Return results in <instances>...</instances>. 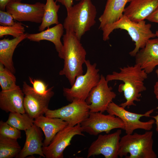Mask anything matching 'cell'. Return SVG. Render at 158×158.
Returning <instances> with one entry per match:
<instances>
[{
	"mask_svg": "<svg viewBox=\"0 0 158 158\" xmlns=\"http://www.w3.org/2000/svg\"><path fill=\"white\" fill-rule=\"evenodd\" d=\"M152 117L155 120V123L156 125V131L158 133V114L155 116H152Z\"/></svg>",
	"mask_w": 158,
	"mask_h": 158,
	"instance_id": "e575fe53",
	"label": "cell"
},
{
	"mask_svg": "<svg viewBox=\"0 0 158 158\" xmlns=\"http://www.w3.org/2000/svg\"><path fill=\"white\" fill-rule=\"evenodd\" d=\"M73 0H56V2L60 3L65 6L66 8L73 6Z\"/></svg>",
	"mask_w": 158,
	"mask_h": 158,
	"instance_id": "d6a6232c",
	"label": "cell"
},
{
	"mask_svg": "<svg viewBox=\"0 0 158 158\" xmlns=\"http://www.w3.org/2000/svg\"><path fill=\"white\" fill-rule=\"evenodd\" d=\"M63 25L59 23L54 27L36 33L28 34L27 39L30 41L39 42L42 40H46L52 42L61 58L63 48L61 40L64 32Z\"/></svg>",
	"mask_w": 158,
	"mask_h": 158,
	"instance_id": "44dd1931",
	"label": "cell"
},
{
	"mask_svg": "<svg viewBox=\"0 0 158 158\" xmlns=\"http://www.w3.org/2000/svg\"><path fill=\"white\" fill-rule=\"evenodd\" d=\"M26 138L24 146L16 158H24L37 154L45 157L42 147V134L41 129L35 125L25 131Z\"/></svg>",
	"mask_w": 158,
	"mask_h": 158,
	"instance_id": "e0dca14e",
	"label": "cell"
},
{
	"mask_svg": "<svg viewBox=\"0 0 158 158\" xmlns=\"http://www.w3.org/2000/svg\"><path fill=\"white\" fill-rule=\"evenodd\" d=\"M85 63L87 67L85 73L77 76L71 88H63V95L70 102L75 99L85 101L100 80L101 75L99 70L96 68V63L92 64L88 60H86Z\"/></svg>",
	"mask_w": 158,
	"mask_h": 158,
	"instance_id": "8992f818",
	"label": "cell"
},
{
	"mask_svg": "<svg viewBox=\"0 0 158 158\" xmlns=\"http://www.w3.org/2000/svg\"><path fill=\"white\" fill-rule=\"evenodd\" d=\"M121 129L111 133L100 134L90 145L87 157L102 154L105 158H117L118 156Z\"/></svg>",
	"mask_w": 158,
	"mask_h": 158,
	"instance_id": "7c38bea8",
	"label": "cell"
},
{
	"mask_svg": "<svg viewBox=\"0 0 158 158\" xmlns=\"http://www.w3.org/2000/svg\"><path fill=\"white\" fill-rule=\"evenodd\" d=\"M17 140L0 135V158L16 157L21 150Z\"/></svg>",
	"mask_w": 158,
	"mask_h": 158,
	"instance_id": "cb8c5ba5",
	"label": "cell"
},
{
	"mask_svg": "<svg viewBox=\"0 0 158 158\" xmlns=\"http://www.w3.org/2000/svg\"><path fill=\"white\" fill-rule=\"evenodd\" d=\"M154 110L151 109L143 114L133 113L127 111L112 102L109 105L106 111L109 114L121 119L124 124V130L126 134H132L134 130L137 129L146 131L151 130L155 123V120L151 119L147 121L143 122L140 121V118L144 116L150 117Z\"/></svg>",
	"mask_w": 158,
	"mask_h": 158,
	"instance_id": "9c48e42d",
	"label": "cell"
},
{
	"mask_svg": "<svg viewBox=\"0 0 158 158\" xmlns=\"http://www.w3.org/2000/svg\"><path fill=\"white\" fill-rule=\"evenodd\" d=\"M34 123L44 132L45 139L43 147H47L56 134L68 125V123L61 119L50 118L43 115L34 119Z\"/></svg>",
	"mask_w": 158,
	"mask_h": 158,
	"instance_id": "ffe728a7",
	"label": "cell"
},
{
	"mask_svg": "<svg viewBox=\"0 0 158 158\" xmlns=\"http://www.w3.org/2000/svg\"><path fill=\"white\" fill-rule=\"evenodd\" d=\"M34 119L26 112H10L6 122L20 130L25 131L34 124Z\"/></svg>",
	"mask_w": 158,
	"mask_h": 158,
	"instance_id": "d4e9b609",
	"label": "cell"
},
{
	"mask_svg": "<svg viewBox=\"0 0 158 158\" xmlns=\"http://www.w3.org/2000/svg\"><path fill=\"white\" fill-rule=\"evenodd\" d=\"M154 93L156 98L158 99V81L156 82L154 86Z\"/></svg>",
	"mask_w": 158,
	"mask_h": 158,
	"instance_id": "836d02e7",
	"label": "cell"
},
{
	"mask_svg": "<svg viewBox=\"0 0 158 158\" xmlns=\"http://www.w3.org/2000/svg\"><path fill=\"white\" fill-rule=\"evenodd\" d=\"M66 9L67 15L63 24L64 28L66 30L75 33L80 40L96 23V7L91 0H82Z\"/></svg>",
	"mask_w": 158,
	"mask_h": 158,
	"instance_id": "3957f363",
	"label": "cell"
},
{
	"mask_svg": "<svg viewBox=\"0 0 158 158\" xmlns=\"http://www.w3.org/2000/svg\"><path fill=\"white\" fill-rule=\"evenodd\" d=\"M80 124L74 126L68 125L58 132L47 147H42L46 158H63L65 148L71 145L73 138L77 135L84 136Z\"/></svg>",
	"mask_w": 158,
	"mask_h": 158,
	"instance_id": "30bf717a",
	"label": "cell"
},
{
	"mask_svg": "<svg viewBox=\"0 0 158 158\" xmlns=\"http://www.w3.org/2000/svg\"><path fill=\"white\" fill-rule=\"evenodd\" d=\"M29 80L32 85L34 90L40 94H46L53 89V87L47 89L48 85L41 80L33 79L31 77H29Z\"/></svg>",
	"mask_w": 158,
	"mask_h": 158,
	"instance_id": "f1b7e54d",
	"label": "cell"
},
{
	"mask_svg": "<svg viewBox=\"0 0 158 158\" xmlns=\"http://www.w3.org/2000/svg\"><path fill=\"white\" fill-rule=\"evenodd\" d=\"M25 28L20 22H15L13 25L3 26H0V37L9 35L14 38L19 37L25 33Z\"/></svg>",
	"mask_w": 158,
	"mask_h": 158,
	"instance_id": "4316f807",
	"label": "cell"
},
{
	"mask_svg": "<svg viewBox=\"0 0 158 158\" xmlns=\"http://www.w3.org/2000/svg\"><path fill=\"white\" fill-rule=\"evenodd\" d=\"M63 35V48L60 58L64 60L63 67L59 74L65 75L71 86L76 77L83 74V65L86 60V52L74 32L66 30Z\"/></svg>",
	"mask_w": 158,
	"mask_h": 158,
	"instance_id": "7a4b0ae2",
	"label": "cell"
},
{
	"mask_svg": "<svg viewBox=\"0 0 158 158\" xmlns=\"http://www.w3.org/2000/svg\"><path fill=\"white\" fill-rule=\"evenodd\" d=\"M75 0L76 1H81L82 0Z\"/></svg>",
	"mask_w": 158,
	"mask_h": 158,
	"instance_id": "74e56055",
	"label": "cell"
},
{
	"mask_svg": "<svg viewBox=\"0 0 158 158\" xmlns=\"http://www.w3.org/2000/svg\"><path fill=\"white\" fill-rule=\"evenodd\" d=\"M155 72L158 78V68L156 70Z\"/></svg>",
	"mask_w": 158,
	"mask_h": 158,
	"instance_id": "d590c367",
	"label": "cell"
},
{
	"mask_svg": "<svg viewBox=\"0 0 158 158\" xmlns=\"http://www.w3.org/2000/svg\"><path fill=\"white\" fill-rule=\"evenodd\" d=\"M80 125L83 132L94 136L103 132L109 133L115 129L125 128L124 123L118 117L99 112H90L88 116Z\"/></svg>",
	"mask_w": 158,
	"mask_h": 158,
	"instance_id": "52a82bcc",
	"label": "cell"
},
{
	"mask_svg": "<svg viewBox=\"0 0 158 158\" xmlns=\"http://www.w3.org/2000/svg\"><path fill=\"white\" fill-rule=\"evenodd\" d=\"M108 83L106 78L101 75L99 82L89 93L85 101L89 105L90 112L103 113L116 98V95Z\"/></svg>",
	"mask_w": 158,
	"mask_h": 158,
	"instance_id": "8fae6325",
	"label": "cell"
},
{
	"mask_svg": "<svg viewBox=\"0 0 158 158\" xmlns=\"http://www.w3.org/2000/svg\"><path fill=\"white\" fill-rule=\"evenodd\" d=\"M16 77L10 70L0 63V85L1 90L12 89L17 85Z\"/></svg>",
	"mask_w": 158,
	"mask_h": 158,
	"instance_id": "484cf974",
	"label": "cell"
},
{
	"mask_svg": "<svg viewBox=\"0 0 158 158\" xmlns=\"http://www.w3.org/2000/svg\"><path fill=\"white\" fill-rule=\"evenodd\" d=\"M22 90L25 95L24 103L25 112L33 119L45 114L54 94L53 90L46 94H40L25 81Z\"/></svg>",
	"mask_w": 158,
	"mask_h": 158,
	"instance_id": "4fadbf2b",
	"label": "cell"
},
{
	"mask_svg": "<svg viewBox=\"0 0 158 158\" xmlns=\"http://www.w3.org/2000/svg\"><path fill=\"white\" fill-rule=\"evenodd\" d=\"M56 2L54 0H46L42 21L38 28L39 31H42L52 25L59 23L58 13L60 5L57 4Z\"/></svg>",
	"mask_w": 158,
	"mask_h": 158,
	"instance_id": "603a6c76",
	"label": "cell"
},
{
	"mask_svg": "<svg viewBox=\"0 0 158 158\" xmlns=\"http://www.w3.org/2000/svg\"><path fill=\"white\" fill-rule=\"evenodd\" d=\"M135 57V63L139 64L147 74L152 73L158 65V37L149 40Z\"/></svg>",
	"mask_w": 158,
	"mask_h": 158,
	"instance_id": "9a60e30c",
	"label": "cell"
},
{
	"mask_svg": "<svg viewBox=\"0 0 158 158\" xmlns=\"http://www.w3.org/2000/svg\"><path fill=\"white\" fill-rule=\"evenodd\" d=\"M90 113L89 105L85 101L75 99L60 108L48 109L44 114L47 117L60 118L67 122L68 126H73L80 124L88 116Z\"/></svg>",
	"mask_w": 158,
	"mask_h": 158,
	"instance_id": "ba28073f",
	"label": "cell"
},
{
	"mask_svg": "<svg viewBox=\"0 0 158 158\" xmlns=\"http://www.w3.org/2000/svg\"><path fill=\"white\" fill-rule=\"evenodd\" d=\"M45 4L37 2L30 4L21 2L8 4L6 10L11 14L14 20L20 22L29 21L41 23L43 16Z\"/></svg>",
	"mask_w": 158,
	"mask_h": 158,
	"instance_id": "5bb4252c",
	"label": "cell"
},
{
	"mask_svg": "<svg viewBox=\"0 0 158 158\" xmlns=\"http://www.w3.org/2000/svg\"><path fill=\"white\" fill-rule=\"evenodd\" d=\"M119 69V72L113 71L105 78L108 82L114 80L123 82L119 85L118 91L123 93L126 101L120 105L128 109L131 106L136 105L135 102L140 101L141 93L146 90L144 81L147 78L148 74L138 64L128 65Z\"/></svg>",
	"mask_w": 158,
	"mask_h": 158,
	"instance_id": "6da1fadb",
	"label": "cell"
},
{
	"mask_svg": "<svg viewBox=\"0 0 158 158\" xmlns=\"http://www.w3.org/2000/svg\"><path fill=\"white\" fill-rule=\"evenodd\" d=\"M24 94L17 85L11 89L0 92V108L6 113H25L24 106Z\"/></svg>",
	"mask_w": 158,
	"mask_h": 158,
	"instance_id": "2e32d148",
	"label": "cell"
},
{
	"mask_svg": "<svg viewBox=\"0 0 158 158\" xmlns=\"http://www.w3.org/2000/svg\"><path fill=\"white\" fill-rule=\"evenodd\" d=\"M0 135L17 140L21 138L20 130L2 121H0Z\"/></svg>",
	"mask_w": 158,
	"mask_h": 158,
	"instance_id": "83f0119b",
	"label": "cell"
},
{
	"mask_svg": "<svg viewBox=\"0 0 158 158\" xmlns=\"http://www.w3.org/2000/svg\"><path fill=\"white\" fill-rule=\"evenodd\" d=\"M23 0H0V10L5 11L6 6L8 4L13 2H21Z\"/></svg>",
	"mask_w": 158,
	"mask_h": 158,
	"instance_id": "1f68e13d",
	"label": "cell"
},
{
	"mask_svg": "<svg viewBox=\"0 0 158 158\" xmlns=\"http://www.w3.org/2000/svg\"><path fill=\"white\" fill-rule=\"evenodd\" d=\"M146 19L150 22L158 23V6Z\"/></svg>",
	"mask_w": 158,
	"mask_h": 158,
	"instance_id": "4dcf8cb0",
	"label": "cell"
},
{
	"mask_svg": "<svg viewBox=\"0 0 158 158\" xmlns=\"http://www.w3.org/2000/svg\"><path fill=\"white\" fill-rule=\"evenodd\" d=\"M131 0H107L102 14L99 18V29L102 30L118 20L123 15L126 5Z\"/></svg>",
	"mask_w": 158,
	"mask_h": 158,
	"instance_id": "d6986e66",
	"label": "cell"
},
{
	"mask_svg": "<svg viewBox=\"0 0 158 158\" xmlns=\"http://www.w3.org/2000/svg\"><path fill=\"white\" fill-rule=\"evenodd\" d=\"M158 6V0H131L123 14L134 22L144 20Z\"/></svg>",
	"mask_w": 158,
	"mask_h": 158,
	"instance_id": "ac0fdd59",
	"label": "cell"
},
{
	"mask_svg": "<svg viewBox=\"0 0 158 158\" xmlns=\"http://www.w3.org/2000/svg\"><path fill=\"white\" fill-rule=\"evenodd\" d=\"M153 132L146 131L144 133L126 134L120 139L118 156L126 158H156L153 149Z\"/></svg>",
	"mask_w": 158,
	"mask_h": 158,
	"instance_id": "5b68a950",
	"label": "cell"
},
{
	"mask_svg": "<svg viewBox=\"0 0 158 158\" xmlns=\"http://www.w3.org/2000/svg\"><path fill=\"white\" fill-rule=\"evenodd\" d=\"M12 15L6 11L0 10V25L3 26H9L15 23Z\"/></svg>",
	"mask_w": 158,
	"mask_h": 158,
	"instance_id": "f546056e",
	"label": "cell"
},
{
	"mask_svg": "<svg viewBox=\"0 0 158 158\" xmlns=\"http://www.w3.org/2000/svg\"><path fill=\"white\" fill-rule=\"evenodd\" d=\"M28 34L12 39L5 38L0 40V63L13 73H15L13 61L14 52L19 44L27 38Z\"/></svg>",
	"mask_w": 158,
	"mask_h": 158,
	"instance_id": "7402d4cb",
	"label": "cell"
},
{
	"mask_svg": "<svg viewBox=\"0 0 158 158\" xmlns=\"http://www.w3.org/2000/svg\"><path fill=\"white\" fill-rule=\"evenodd\" d=\"M155 33L156 35V37H158V31H156Z\"/></svg>",
	"mask_w": 158,
	"mask_h": 158,
	"instance_id": "8d00e7d4",
	"label": "cell"
},
{
	"mask_svg": "<svg viewBox=\"0 0 158 158\" xmlns=\"http://www.w3.org/2000/svg\"><path fill=\"white\" fill-rule=\"evenodd\" d=\"M151 24L146 23L145 20L133 21L123 14L118 20L102 30L103 39L104 41L108 40L110 34L115 29L126 30L135 42V48L129 53L130 56L135 57L139 51L145 47L149 40L156 37L155 33L151 30Z\"/></svg>",
	"mask_w": 158,
	"mask_h": 158,
	"instance_id": "277c9868",
	"label": "cell"
}]
</instances>
